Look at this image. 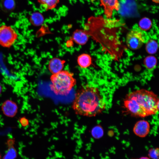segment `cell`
Returning <instances> with one entry per match:
<instances>
[{
    "label": "cell",
    "instance_id": "2",
    "mask_svg": "<svg viewBox=\"0 0 159 159\" xmlns=\"http://www.w3.org/2000/svg\"><path fill=\"white\" fill-rule=\"evenodd\" d=\"M72 107L77 115L92 117L102 113L106 103L97 87L87 85L77 91Z\"/></svg>",
    "mask_w": 159,
    "mask_h": 159
},
{
    "label": "cell",
    "instance_id": "14",
    "mask_svg": "<svg viewBox=\"0 0 159 159\" xmlns=\"http://www.w3.org/2000/svg\"><path fill=\"white\" fill-rule=\"evenodd\" d=\"M29 21L31 23L33 26H39L43 23L44 18L41 14L38 12H35L31 15Z\"/></svg>",
    "mask_w": 159,
    "mask_h": 159
},
{
    "label": "cell",
    "instance_id": "16",
    "mask_svg": "<svg viewBox=\"0 0 159 159\" xmlns=\"http://www.w3.org/2000/svg\"><path fill=\"white\" fill-rule=\"evenodd\" d=\"M158 47V44L156 41L153 40H150L146 43L145 49L148 54H153L157 52Z\"/></svg>",
    "mask_w": 159,
    "mask_h": 159
},
{
    "label": "cell",
    "instance_id": "12",
    "mask_svg": "<svg viewBox=\"0 0 159 159\" xmlns=\"http://www.w3.org/2000/svg\"><path fill=\"white\" fill-rule=\"evenodd\" d=\"M8 148L2 159H15L17 155V151L14 146V141L9 140L7 141Z\"/></svg>",
    "mask_w": 159,
    "mask_h": 159
},
{
    "label": "cell",
    "instance_id": "19",
    "mask_svg": "<svg viewBox=\"0 0 159 159\" xmlns=\"http://www.w3.org/2000/svg\"><path fill=\"white\" fill-rule=\"evenodd\" d=\"M2 6L4 9L11 10L15 7V2L14 0H4L2 2Z\"/></svg>",
    "mask_w": 159,
    "mask_h": 159
},
{
    "label": "cell",
    "instance_id": "18",
    "mask_svg": "<svg viewBox=\"0 0 159 159\" xmlns=\"http://www.w3.org/2000/svg\"><path fill=\"white\" fill-rule=\"evenodd\" d=\"M148 157L151 159H159V149L158 148L150 149L148 151Z\"/></svg>",
    "mask_w": 159,
    "mask_h": 159
},
{
    "label": "cell",
    "instance_id": "13",
    "mask_svg": "<svg viewBox=\"0 0 159 159\" xmlns=\"http://www.w3.org/2000/svg\"><path fill=\"white\" fill-rule=\"evenodd\" d=\"M42 7L46 10L54 8L59 2V0H38Z\"/></svg>",
    "mask_w": 159,
    "mask_h": 159
},
{
    "label": "cell",
    "instance_id": "17",
    "mask_svg": "<svg viewBox=\"0 0 159 159\" xmlns=\"http://www.w3.org/2000/svg\"><path fill=\"white\" fill-rule=\"evenodd\" d=\"M139 26L141 30L146 31L151 28L152 26V23L149 18L144 17L140 20L139 23Z\"/></svg>",
    "mask_w": 159,
    "mask_h": 159
},
{
    "label": "cell",
    "instance_id": "7",
    "mask_svg": "<svg viewBox=\"0 0 159 159\" xmlns=\"http://www.w3.org/2000/svg\"><path fill=\"white\" fill-rule=\"evenodd\" d=\"M150 126L149 122L145 120H141L137 122L133 128V132L137 136L144 138L149 133Z\"/></svg>",
    "mask_w": 159,
    "mask_h": 159
},
{
    "label": "cell",
    "instance_id": "6",
    "mask_svg": "<svg viewBox=\"0 0 159 159\" xmlns=\"http://www.w3.org/2000/svg\"><path fill=\"white\" fill-rule=\"evenodd\" d=\"M100 5L103 7L104 14L108 19L112 18L114 11L120 9L119 0H100Z\"/></svg>",
    "mask_w": 159,
    "mask_h": 159
},
{
    "label": "cell",
    "instance_id": "4",
    "mask_svg": "<svg viewBox=\"0 0 159 159\" xmlns=\"http://www.w3.org/2000/svg\"><path fill=\"white\" fill-rule=\"evenodd\" d=\"M145 41L144 34L143 32L138 29H133L127 34L126 42L130 49L135 50L140 48Z\"/></svg>",
    "mask_w": 159,
    "mask_h": 159
},
{
    "label": "cell",
    "instance_id": "11",
    "mask_svg": "<svg viewBox=\"0 0 159 159\" xmlns=\"http://www.w3.org/2000/svg\"><path fill=\"white\" fill-rule=\"evenodd\" d=\"M77 62L78 65L81 68H86L90 67L92 64V57L89 54L83 53L78 56Z\"/></svg>",
    "mask_w": 159,
    "mask_h": 159
},
{
    "label": "cell",
    "instance_id": "20",
    "mask_svg": "<svg viewBox=\"0 0 159 159\" xmlns=\"http://www.w3.org/2000/svg\"><path fill=\"white\" fill-rule=\"evenodd\" d=\"M19 122L21 125L23 126H27L29 123L28 120L25 117L21 118L19 119Z\"/></svg>",
    "mask_w": 159,
    "mask_h": 159
},
{
    "label": "cell",
    "instance_id": "22",
    "mask_svg": "<svg viewBox=\"0 0 159 159\" xmlns=\"http://www.w3.org/2000/svg\"><path fill=\"white\" fill-rule=\"evenodd\" d=\"M152 1L156 4H158L159 3V0H152Z\"/></svg>",
    "mask_w": 159,
    "mask_h": 159
},
{
    "label": "cell",
    "instance_id": "24",
    "mask_svg": "<svg viewBox=\"0 0 159 159\" xmlns=\"http://www.w3.org/2000/svg\"><path fill=\"white\" fill-rule=\"evenodd\" d=\"M0 159H1V155L0 154Z\"/></svg>",
    "mask_w": 159,
    "mask_h": 159
},
{
    "label": "cell",
    "instance_id": "15",
    "mask_svg": "<svg viewBox=\"0 0 159 159\" xmlns=\"http://www.w3.org/2000/svg\"><path fill=\"white\" fill-rule=\"evenodd\" d=\"M157 63L156 58L153 56L146 57L144 60V64L145 67L148 69L151 70L156 67Z\"/></svg>",
    "mask_w": 159,
    "mask_h": 159
},
{
    "label": "cell",
    "instance_id": "23",
    "mask_svg": "<svg viewBox=\"0 0 159 159\" xmlns=\"http://www.w3.org/2000/svg\"><path fill=\"white\" fill-rule=\"evenodd\" d=\"M2 87L1 84H0V94L1 93L2 91Z\"/></svg>",
    "mask_w": 159,
    "mask_h": 159
},
{
    "label": "cell",
    "instance_id": "9",
    "mask_svg": "<svg viewBox=\"0 0 159 159\" xmlns=\"http://www.w3.org/2000/svg\"><path fill=\"white\" fill-rule=\"evenodd\" d=\"M72 38L76 44L79 45H83L87 42L89 35L85 30L77 29L73 33Z\"/></svg>",
    "mask_w": 159,
    "mask_h": 159
},
{
    "label": "cell",
    "instance_id": "5",
    "mask_svg": "<svg viewBox=\"0 0 159 159\" xmlns=\"http://www.w3.org/2000/svg\"><path fill=\"white\" fill-rule=\"evenodd\" d=\"M18 34L11 26L3 25L0 26V45L9 48L14 43Z\"/></svg>",
    "mask_w": 159,
    "mask_h": 159
},
{
    "label": "cell",
    "instance_id": "3",
    "mask_svg": "<svg viewBox=\"0 0 159 159\" xmlns=\"http://www.w3.org/2000/svg\"><path fill=\"white\" fill-rule=\"evenodd\" d=\"M51 90L56 95H68L76 83L73 74L66 70L52 74L50 77Z\"/></svg>",
    "mask_w": 159,
    "mask_h": 159
},
{
    "label": "cell",
    "instance_id": "1",
    "mask_svg": "<svg viewBox=\"0 0 159 159\" xmlns=\"http://www.w3.org/2000/svg\"><path fill=\"white\" fill-rule=\"evenodd\" d=\"M159 102L157 95L153 92L141 89L127 95L123 106L126 112L131 116L144 117L158 112Z\"/></svg>",
    "mask_w": 159,
    "mask_h": 159
},
{
    "label": "cell",
    "instance_id": "10",
    "mask_svg": "<svg viewBox=\"0 0 159 159\" xmlns=\"http://www.w3.org/2000/svg\"><path fill=\"white\" fill-rule=\"evenodd\" d=\"M65 61L57 57L53 58L49 61L48 69L52 74H54L62 70Z\"/></svg>",
    "mask_w": 159,
    "mask_h": 159
},
{
    "label": "cell",
    "instance_id": "8",
    "mask_svg": "<svg viewBox=\"0 0 159 159\" xmlns=\"http://www.w3.org/2000/svg\"><path fill=\"white\" fill-rule=\"evenodd\" d=\"M1 108L4 114L10 117H14L18 111L16 104L14 102L10 100H6L4 102Z\"/></svg>",
    "mask_w": 159,
    "mask_h": 159
},
{
    "label": "cell",
    "instance_id": "21",
    "mask_svg": "<svg viewBox=\"0 0 159 159\" xmlns=\"http://www.w3.org/2000/svg\"><path fill=\"white\" fill-rule=\"evenodd\" d=\"M132 159H151L148 156H142L139 158Z\"/></svg>",
    "mask_w": 159,
    "mask_h": 159
}]
</instances>
